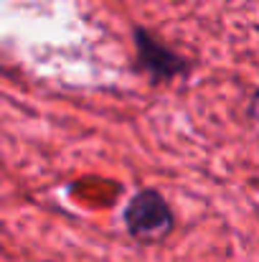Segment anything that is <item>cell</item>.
I'll return each instance as SVG.
<instances>
[{"instance_id":"obj_1","label":"cell","mask_w":259,"mask_h":262,"mask_svg":"<svg viewBox=\"0 0 259 262\" xmlns=\"http://www.w3.org/2000/svg\"><path fill=\"white\" fill-rule=\"evenodd\" d=\"M122 224L137 245H160L175 229V214L158 188H140L127 201Z\"/></svg>"},{"instance_id":"obj_3","label":"cell","mask_w":259,"mask_h":262,"mask_svg":"<svg viewBox=\"0 0 259 262\" xmlns=\"http://www.w3.org/2000/svg\"><path fill=\"white\" fill-rule=\"evenodd\" d=\"M247 115L259 125V89L252 94V99H249V104H247Z\"/></svg>"},{"instance_id":"obj_2","label":"cell","mask_w":259,"mask_h":262,"mask_svg":"<svg viewBox=\"0 0 259 262\" xmlns=\"http://www.w3.org/2000/svg\"><path fill=\"white\" fill-rule=\"evenodd\" d=\"M132 43H135V64L137 72H143L153 84H168L173 79H183L191 72V61L171 49L166 41H160L150 28L135 26L132 28Z\"/></svg>"}]
</instances>
